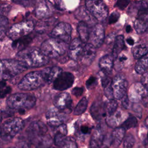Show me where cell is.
<instances>
[{"label": "cell", "mask_w": 148, "mask_h": 148, "mask_svg": "<svg viewBox=\"0 0 148 148\" xmlns=\"http://www.w3.org/2000/svg\"><path fill=\"white\" fill-rule=\"evenodd\" d=\"M84 46L80 39L75 38L73 39L68 48V56L69 58L75 61L80 60Z\"/></svg>", "instance_id": "17"}, {"label": "cell", "mask_w": 148, "mask_h": 148, "mask_svg": "<svg viewBox=\"0 0 148 148\" xmlns=\"http://www.w3.org/2000/svg\"><path fill=\"white\" fill-rule=\"evenodd\" d=\"M145 125H146V127L148 128V116L147 117V118L145 120Z\"/></svg>", "instance_id": "56"}, {"label": "cell", "mask_w": 148, "mask_h": 148, "mask_svg": "<svg viewBox=\"0 0 148 148\" xmlns=\"http://www.w3.org/2000/svg\"><path fill=\"white\" fill-rule=\"evenodd\" d=\"M53 104L56 108L66 114L71 113L72 110V100L68 92H62L56 96Z\"/></svg>", "instance_id": "12"}, {"label": "cell", "mask_w": 148, "mask_h": 148, "mask_svg": "<svg viewBox=\"0 0 148 148\" xmlns=\"http://www.w3.org/2000/svg\"><path fill=\"white\" fill-rule=\"evenodd\" d=\"M64 3L62 0H54V5L56 8L58 10H63L64 9Z\"/></svg>", "instance_id": "50"}, {"label": "cell", "mask_w": 148, "mask_h": 148, "mask_svg": "<svg viewBox=\"0 0 148 148\" xmlns=\"http://www.w3.org/2000/svg\"><path fill=\"white\" fill-rule=\"evenodd\" d=\"M123 120V114L121 110L116 111L112 115L106 118V123L108 125L114 127L119 125Z\"/></svg>", "instance_id": "31"}, {"label": "cell", "mask_w": 148, "mask_h": 148, "mask_svg": "<svg viewBox=\"0 0 148 148\" xmlns=\"http://www.w3.org/2000/svg\"><path fill=\"white\" fill-rule=\"evenodd\" d=\"M134 58L139 59L148 53V42H144L135 45L132 49Z\"/></svg>", "instance_id": "27"}, {"label": "cell", "mask_w": 148, "mask_h": 148, "mask_svg": "<svg viewBox=\"0 0 148 148\" xmlns=\"http://www.w3.org/2000/svg\"><path fill=\"white\" fill-rule=\"evenodd\" d=\"M113 58V57L111 55H106L100 59L99 66L103 73L106 75L111 73L114 65Z\"/></svg>", "instance_id": "23"}, {"label": "cell", "mask_w": 148, "mask_h": 148, "mask_svg": "<svg viewBox=\"0 0 148 148\" xmlns=\"http://www.w3.org/2000/svg\"><path fill=\"white\" fill-rule=\"evenodd\" d=\"M86 8L93 17L99 21H104L108 15V9L101 0H86Z\"/></svg>", "instance_id": "7"}, {"label": "cell", "mask_w": 148, "mask_h": 148, "mask_svg": "<svg viewBox=\"0 0 148 148\" xmlns=\"http://www.w3.org/2000/svg\"><path fill=\"white\" fill-rule=\"evenodd\" d=\"M97 82V79L94 76H90L88 79L86 81V87L88 88H91L92 86H94L95 85V84Z\"/></svg>", "instance_id": "47"}, {"label": "cell", "mask_w": 148, "mask_h": 148, "mask_svg": "<svg viewBox=\"0 0 148 148\" xmlns=\"http://www.w3.org/2000/svg\"><path fill=\"white\" fill-rule=\"evenodd\" d=\"M72 28L69 24L61 22L57 24L50 33L51 38L59 39L66 43H68L71 39Z\"/></svg>", "instance_id": "10"}, {"label": "cell", "mask_w": 148, "mask_h": 148, "mask_svg": "<svg viewBox=\"0 0 148 148\" xmlns=\"http://www.w3.org/2000/svg\"><path fill=\"white\" fill-rule=\"evenodd\" d=\"M35 12L36 16L40 19L47 18L51 13L49 5L45 1H40L38 3L35 8Z\"/></svg>", "instance_id": "24"}, {"label": "cell", "mask_w": 148, "mask_h": 148, "mask_svg": "<svg viewBox=\"0 0 148 148\" xmlns=\"http://www.w3.org/2000/svg\"><path fill=\"white\" fill-rule=\"evenodd\" d=\"M135 143V138L130 134L127 135L124 138L123 148H132Z\"/></svg>", "instance_id": "40"}, {"label": "cell", "mask_w": 148, "mask_h": 148, "mask_svg": "<svg viewBox=\"0 0 148 148\" xmlns=\"http://www.w3.org/2000/svg\"><path fill=\"white\" fill-rule=\"evenodd\" d=\"M77 29L78 34L79 35L80 39L83 43H86L88 40L90 31L88 29V24L84 22L80 21L77 27Z\"/></svg>", "instance_id": "28"}, {"label": "cell", "mask_w": 148, "mask_h": 148, "mask_svg": "<svg viewBox=\"0 0 148 148\" xmlns=\"http://www.w3.org/2000/svg\"><path fill=\"white\" fill-rule=\"evenodd\" d=\"M116 38V36L114 33H111L109 34L106 38V43L108 45H110V43H112V42L115 40Z\"/></svg>", "instance_id": "49"}, {"label": "cell", "mask_w": 148, "mask_h": 148, "mask_svg": "<svg viewBox=\"0 0 148 148\" xmlns=\"http://www.w3.org/2000/svg\"><path fill=\"white\" fill-rule=\"evenodd\" d=\"M27 68L18 60H1L0 81L9 80L22 73Z\"/></svg>", "instance_id": "4"}, {"label": "cell", "mask_w": 148, "mask_h": 148, "mask_svg": "<svg viewBox=\"0 0 148 148\" xmlns=\"http://www.w3.org/2000/svg\"><path fill=\"white\" fill-rule=\"evenodd\" d=\"M60 148H77L75 140L70 136H67Z\"/></svg>", "instance_id": "38"}, {"label": "cell", "mask_w": 148, "mask_h": 148, "mask_svg": "<svg viewBox=\"0 0 148 148\" xmlns=\"http://www.w3.org/2000/svg\"><path fill=\"white\" fill-rule=\"evenodd\" d=\"M32 21H23L13 25L7 32L8 36L13 40L28 35L34 29Z\"/></svg>", "instance_id": "8"}, {"label": "cell", "mask_w": 148, "mask_h": 148, "mask_svg": "<svg viewBox=\"0 0 148 148\" xmlns=\"http://www.w3.org/2000/svg\"><path fill=\"white\" fill-rule=\"evenodd\" d=\"M8 20L6 17L0 15V40H2L7 34Z\"/></svg>", "instance_id": "36"}, {"label": "cell", "mask_w": 148, "mask_h": 148, "mask_svg": "<svg viewBox=\"0 0 148 148\" xmlns=\"http://www.w3.org/2000/svg\"><path fill=\"white\" fill-rule=\"evenodd\" d=\"M140 83L146 88V90L148 91V72H146L145 73L142 74Z\"/></svg>", "instance_id": "44"}, {"label": "cell", "mask_w": 148, "mask_h": 148, "mask_svg": "<svg viewBox=\"0 0 148 148\" xmlns=\"http://www.w3.org/2000/svg\"><path fill=\"white\" fill-rule=\"evenodd\" d=\"M66 114L57 108H51L47 112L46 117L50 125L57 127L65 121L66 119Z\"/></svg>", "instance_id": "15"}, {"label": "cell", "mask_w": 148, "mask_h": 148, "mask_svg": "<svg viewBox=\"0 0 148 148\" xmlns=\"http://www.w3.org/2000/svg\"><path fill=\"white\" fill-rule=\"evenodd\" d=\"M83 87H75L72 90V94L76 97H79L81 96L83 92Z\"/></svg>", "instance_id": "46"}, {"label": "cell", "mask_w": 148, "mask_h": 148, "mask_svg": "<svg viewBox=\"0 0 148 148\" xmlns=\"http://www.w3.org/2000/svg\"><path fill=\"white\" fill-rule=\"evenodd\" d=\"M1 135H2V129L1 128H0V136H1Z\"/></svg>", "instance_id": "57"}, {"label": "cell", "mask_w": 148, "mask_h": 148, "mask_svg": "<svg viewBox=\"0 0 148 148\" xmlns=\"http://www.w3.org/2000/svg\"><path fill=\"white\" fill-rule=\"evenodd\" d=\"M105 32L103 26L101 24H95L90 31L88 40L90 43L95 48L100 47L103 42Z\"/></svg>", "instance_id": "14"}, {"label": "cell", "mask_w": 148, "mask_h": 148, "mask_svg": "<svg viewBox=\"0 0 148 148\" xmlns=\"http://www.w3.org/2000/svg\"><path fill=\"white\" fill-rule=\"evenodd\" d=\"M46 125L42 121H35L31 123L27 130L29 142L38 148H49L53 140Z\"/></svg>", "instance_id": "1"}, {"label": "cell", "mask_w": 148, "mask_h": 148, "mask_svg": "<svg viewBox=\"0 0 148 148\" xmlns=\"http://www.w3.org/2000/svg\"><path fill=\"white\" fill-rule=\"evenodd\" d=\"M3 113L2 112H0V123H1L2 119H3Z\"/></svg>", "instance_id": "55"}, {"label": "cell", "mask_w": 148, "mask_h": 148, "mask_svg": "<svg viewBox=\"0 0 148 148\" xmlns=\"http://www.w3.org/2000/svg\"><path fill=\"white\" fill-rule=\"evenodd\" d=\"M62 72V69L58 66L46 68L40 71L45 82L47 83L53 82Z\"/></svg>", "instance_id": "19"}, {"label": "cell", "mask_w": 148, "mask_h": 148, "mask_svg": "<svg viewBox=\"0 0 148 148\" xmlns=\"http://www.w3.org/2000/svg\"><path fill=\"white\" fill-rule=\"evenodd\" d=\"M148 25V13L138 15L134 22V28L138 34H142L147 29Z\"/></svg>", "instance_id": "21"}, {"label": "cell", "mask_w": 148, "mask_h": 148, "mask_svg": "<svg viewBox=\"0 0 148 148\" xmlns=\"http://www.w3.org/2000/svg\"><path fill=\"white\" fill-rule=\"evenodd\" d=\"M148 95V91L143 86L141 83L134 84L130 89L129 99L132 102H138L139 101H142Z\"/></svg>", "instance_id": "16"}, {"label": "cell", "mask_w": 148, "mask_h": 148, "mask_svg": "<svg viewBox=\"0 0 148 148\" xmlns=\"http://www.w3.org/2000/svg\"><path fill=\"white\" fill-rule=\"evenodd\" d=\"M90 113L94 119L100 120L106 116L105 103L101 102H95L90 108Z\"/></svg>", "instance_id": "20"}, {"label": "cell", "mask_w": 148, "mask_h": 148, "mask_svg": "<svg viewBox=\"0 0 148 148\" xmlns=\"http://www.w3.org/2000/svg\"><path fill=\"white\" fill-rule=\"evenodd\" d=\"M125 129L121 127L116 128L111 134L110 143L114 147H118L125 137Z\"/></svg>", "instance_id": "25"}, {"label": "cell", "mask_w": 148, "mask_h": 148, "mask_svg": "<svg viewBox=\"0 0 148 148\" xmlns=\"http://www.w3.org/2000/svg\"><path fill=\"white\" fill-rule=\"evenodd\" d=\"M32 38L30 37L29 35H27L13 40L12 46L14 49H20V50H21L25 49L26 47L32 42Z\"/></svg>", "instance_id": "29"}, {"label": "cell", "mask_w": 148, "mask_h": 148, "mask_svg": "<svg viewBox=\"0 0 148 148\" xmlns=\"http://www.w3.org/2000/svg\"><path fill=\"white\" fill-rule=\"evenodd\" d=\"M45 82L40 71H32L23 77L19 82L18 87L21 90H34L39 88Z\"/></svg>", "instance_id": "6"}, {"label": "cell", "mask_w": 148, "mask_h": 148, "mask_svg": "<svg viewBox=\"0 0 148 148\" xmlns=\"http://www.w3.org/2000/svg\"><path fill=\"white\" fill-rule=\"evenodd\" d=\"M105 108L106 116H110L112 115L117 110V103L114 99H109V101L105 103Z\"/></svg>", "instance_id": "35"}, {"label": "cell", "mask_w": 148, "mask_h": 148, "mask_svg": "<svg viewBox=\"0 0 148 148\" xmlns=\"http://www.w3.org/2000/svg\"><path fill=\"white\" fill-rule=\"evenodd\" d=\"M18 148H29V147L26 142H21L18 145Z\"/></svg>", "instance_id": "52"}, {"label": "cell", "mask_w": 148, "mask_h": 148, "mask_svg": "<svg viewBox=\"0 0 148 148\" xmlns=\"http://www.w3.org/2000/svg\"><path fill=\"white\" fill-rule=\"evenodd\" d=\"M130 2V0H117L116 6L120 9L123 10Z\"/></svg>", "instance_id": "43"}, {"label": "cell", "mask_w": 148, "mask_h": 148, "mask_svg": "<svg viewBox=\"0 0 148 148\" xmlns=\"http://www.w3.org/2000/svg\"><path fill=\"white\" fill-rule=\"evenodd\" d=\"M127 42L128 43V44L130 45H133L134 44V40L133 39L130 38H128L127 39Z\"/></svg>", "instance_id": "53"}, {"label": "cell", "mask_w": 148, "mask_h": 148, "mask_svg": "<svg viewBox=\"0 0 148 148\" xmlns=\"http://www.w3.org/2000/svg\"><path fill=\"white\" fill-rule=\"evenodd\" d=\"M37 0H13V1L24 6H31L34 5Z\"/></svg>", "instance_id": "42"}, {"label": "cell", "mask_w": 148, "mask_h": 148, "mask_svg": "<svg viewBox=\"0 0 148 148\" xmlns=\"http://www.w3.org/2000/svg\"><path fill=\"white\" fill-rule=\"evenodd\" d=\"M12 7L10 5L6 3H0V15L5 16L9 13Z\"/></svg>", "instance_id": "41"}, {"label": "cell", "mask_w": 148, "mask_h": 148, "mask_svg": "<svg viewBox=\"0 0 148 148\" xmlns=\"http://www.w3.org/2000/svg\"><path fill=\"white\" fill-rule=\"evenodd\" d=\"M131 27H130V25H127V26L126 27V31H127V32H130L131 31Z\"/></svg>", "instance_id": "54"}, {"label": "cell", "mask_w": 148, "mask_h": 148, "mask_svg": "<svg viewBox=\"0 0 148 148\" xmlns=\"http://www.w3.org/2000/svg\"><path fill=\"white\" fill-rule=\"evenodd\" d=\"M146 32H147V35H148V25H147V29H146Z\"/></svg>", "instance_id": "58"}, {"label": "cell", "mask_w": 148, "mask_h": 148, "mask_svg": "<svg viewBox=\"0 0 148 148\" xmlns=\"http://www.w3.org/2000/svg\"><path fill=\"white\" fill-rule=\"evenodd\" d=\"M124 47V37L122 35H119L116 36L114 40V44L112 51V56L113 58H117L121 51Z\"/></svg>", "instance_id": "30"}, {"label": "cell", "mask_w": 148, "mask_h": 148, "mask_svg": "<svg viewBox=\"0 0 148 148\" xmlns=\"http://www.w3.org/2000/svg\"><path fill=\"white\" fill-rule=\"evenodd\" d=\"M128 83L125 77L121 74L116 75L112 82L113 97L117 99H121L126 95Z\"/></svg>", "instance_id": "11"}, {"label": "cell", "mask_w": 148, "mask_h": 148, "mask_svg": "<svg viewBox=\"0 0 148 148\" xmlns=\"http://www.w3.org/2000/svg\"><path fill=\"white\" fill-rule=\"evenodd\" d=\"M36 103V98L32 94L26 93H16L11 95L7 99V105L10 109L16 110L20 113L32 108Z\"/></svg>", "instance_id": "3"}, {"label": "cell", "mask_w": 148, "mask_h": 148, "mask_svg": "<svg viewBox=\"0 0 148 148\" xmlns=\"http://www.w3.org/2000/svg\"><path fill=\"white\" fill-rule=\"evenodd\" d=\"M11 88L4 81H0V99L4 98L11 92Z\"/></svg>", "instance_id": "39"}, {"label": "cell", "mask_w": 148, "mask_h": 148, "mask_svg": "<svg viewBox=\"0 0 148 148\" xmlns=\"http://www.w3.org/2000/svg\"><path fill=\"white\" fill-rule=\"evenodd\" d=\"M67 43L59 39L51 38L45 40L40 46V51L48 58H57L66 51Z\"/></svg>", "instance_id": "5"}, {"label": "cell", "mask_w": 148, "mask_h": 148, "mask_svg": "<svg viewBox=\"0 0 148 148\" xmlns=\"http://www.w3.org/2000/svg\"><path fill=\"white\" fill-rule=\"evenodd\" d=\"M136 72L139 74H143L148 69V54L139 59L135 67Z\"/></svg>", "instance_id": "32"}, {"label": "cell", "mask_w": 148, "mask_h": 148, "mask_svg": "<svg viewBox=\"0 0 148 148\" xmlns=\"http://www.w3.org/2000/svg\"><path fill=\"white\" fill-rule=\"evenodd\" d=\"M91 128L89 125L84 123L81 121H78L75 125V135L79 139L84 138L91 132Z\"/></svg>", "instance_id": "26"}, {"label": "cell", "mask_w": 148, "mask_h": 148, "mask_svg": "<svg viewBox=\"0 0 148 148\" xmlns=\"http://www.w3.org/2000/svg\"><path fill=\"white\" fill-rule=\"evenodd\" d=\"M88 101L86 98L83 97L78 102L75 108L73 114L75 115H80L85 112L87 109Z\"/></svg>", "instance_id": "34"}, {"label": "cell", "mask_w": 148, "mask_h": 148, "mask_svg": "<svg viewBox=\"0 0 148 148\" xmlns=\"http://www.w3.org/2000/svg\"><path fill=\"white\" fill-rule=\"evenodd\" d=\"M119 16H120V14L118 12H113L109 17V24H113V23H116L117 21V20L119 19Z\"/></svg>", "instance_id": "45"}, {"label": "cell", "mask_w": 148, "mask_h": 148, "mask_svg": "<svg viewBox=\"0 0 148 148\" xmlns=\"http://www.w3.org/2000/svg\"><path fill=\"white\" fill-rule=\"evenodd\" d=\"M137 124L138 121L135 117H129L122 123L121 127L125 130H128L130 128L135 127L137 125Z\"/></svg>", "instance_id": "37"}, {"label": "cell", "mask_w": 148, "mask_h": 148, "mask_svg": "<svg viewBox=\"0 0 148 148\" xmlns=\"http://www.w3.org/2000/svg\"><path fill=\"white\" fill-rule=\"evenodd\" d=\"M91 14L88 12V11L86 8H80L79 10L77 11V17H79L82 20V21H84L87 24V22H90L91 23H93V20L91 17Z\"/></svg>", "instance_id": "33"}, {"label": "cell", "mask_w": 148, "mask_h": 148, "mask_svg": "<svg viewBox=\"0 0 148 148\" xmlns=\"http://www.w3.org/2000/svg\"><path fill=\"white\" fill-rule=\"evenodd\" d=\"M9 148H14V147H9Z\"/></svg>", "instance_id": "59"}, {"label": "cell", "mask_w": 148, "mask_h": 148, "mask_svg": "<svg viewBox=\"0 0 148 148\" xmlns=\"http://www.w3.org/2000/svg\"><path fill=\"white\" fill-rule=\"evenodd\" d=\"M104 134L102 130L98 128H97L91 136L90 147V148H101L103 143Z\"/></svg>", "instance_id": "22"}, {"label": "cell", "mask_w": 148, "mask_h": 148, "mask_svg": "<svg viewBox=\"0 0 148 148\" xmlns=\"http://www.w3.org/2000/svg\"><path fill=\"white\" fill-rule=\"evenodd\" d=\"M122 105L123 106L127 109L129 106V104H130V99H129V98L128 97V96L127 95H125L122 98Z\"/></svg>", "instance_id": "51"}, {"label": "cell", "mask_w": 148, "mask_h": 148, "mask_svg": "<svg viewBox=\"0 0 148 148\" xmlns=\"http://www.w3.org/2000/svg\"><path fill=\"white\" fill-rule=\"evenodd\" d=\"M74 82V76L69 72H62L53 82L54 89L63 91L70 88Z\"/></svg>", "instance_id": "13"}, {"label": "cell", "mask_w": 148, "mask_h": 148, "mask_svg": "<svg viewBox=\"0 0 148 148\" xmlns=\"http://www.w3.org/2000/svg\"><path fill=\"white\" fill-rule=\"evenodd\" d=\"M23 120L18 117L10 119L3 124L2 135L7 138H12L16 135L24 127Z\"/></svg>", "instance_id": "9"}, {"label": "cell", "mask_w": 148, "mask_h": 148, "mask_svg": "<svg viewBox=\"0 0 148 148\" xmlns=\"http://www.w3.org/2000/svg\"><path fill=\"white\" fill-rule=\"evenodd\" d=\"M139 9L138 10H148V0H141L139 2Z\"/></svg>", "instance_id": "48"}, {"label": "cell", "mask_w": 148, "mask_h": 148, "mask_svg": "<svg viewBox=\"0 0 148 148\" xmlns=\"http://www.w3.org/2000/svg\"><path fill=\"white\" fill-rule=\"evenodd\" d=\"M17 57L27 68H37L46 65L49 58L44 55L40 49L34 47L25 48L20 50Z\"/></svg>", "instance_id": "2"}, {"label": "cell", "mask_w": 148, "mask_h": 148, "mask_svg": "<svg viewBox=\"0 0 148 148\" xmlns=\"http://www.w3.org/2000/svg\"><path fill=\"white\" fill-rule=\"evenodd\" d=\"M95 56L96 48L91 44L87 43L84 46L80 60L83 65L88 66L94 61Z\"/></svg>", "instance_id": "18"}]
</instances>
